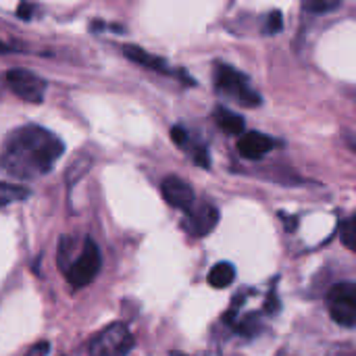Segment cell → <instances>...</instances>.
Instances as JSON below:
<instances>
[{
    "mask_svg": "<svg viewBox=\"0 0 356 356\" xmlns=\"http://www.w3.org/2000/svg\"><path fill=\"white\" fill-rule=\"evenodd\" d=\"M265 313L267 315H275V313H280V298H277V292H269V296H267V302H265Z\"/></svg>",
    "mask_w": 356,
    "mask_h": 356,
    "instance_id": "obj_20",
    "label": "cell"
},
{
    "mask_svg": "<svg viewBox=\"0 0 356 356\" xmlns=\"http://www.w3.org/2000/svg\"><path fill=\"white\" fill-rule=\"evenodd\" d=\"M6 86L17 98L31 104H40L46 94V81L27 69H10L6 73Z\"/></svg>",
    "mask_w": 356,
    "mask_h": 356,
    "instance_id": "obj_6",
    "label": "cell"
},
{
    "mask_svg": "<svg viewBox=\"0 0 356 356\" xmlns=\"http://www.w3.org/2000/svg\"><path fill=\"white\" fill-rule=\"evenodd\" d=\"M161 192H163V198H165V202H167L169 207L179 209V211H184V213H188V211L194 207V202H196L194 188H192L186 179H181V177H177V175L165 177L163 184H161Z\"/></svg>",
    "mask_w": 356,
    "mask_h": 356,
    "instance_id": "obj_8",
    "label": "cell"
},
{
    "mask_svg": "<svg viewBox=\"0 0 356 356\" xmlns=\"http://www.w3.org/2000/svg\"><path fill=\"white\" fill-rule=\"evenodd\" d=\"M50 355V344L48 342H35L27 353H25V356H48Z\"/></svg>",
    "mask_w": 356,
    "mask_h": 356,
    "instance_id": "obj_21",
    "label": "cell"
},
{
    "mask_svg": "<svg viewBox=\"0 0 356 356\" xmlns=\"http://www.w3.org/2000/svg\"><path fill=\"white\" fill-rule=\"evenodd\" d=\"M234 280H236V267L232 263H217L209 273V284L211 288H217V290L229 288Z\"/></svg>",
    "mask_w": 356,
    "mask_h": 356,
    "instance_id": "obj_12",
    "label": "cell"
},
{
    "mask_svg": "<svg viewBox=\"0 0 356 356\" xmlns=\"http://www.w3.org/2000/svg\"><path fill=\"white\" fill-rule=\"evenodd\" d=\"M344 0H302V8L309 13H330L336 10Z\"/></svg>",
    "mask_w": 356,
    "mask_h": 356,
    "instance_id": "obj_14",
    "label": "cell"
},
{
    "mask_svg": "<svg viewBox=\"0 0 356 356\" xmlns=\"http://www.w3.org/2000/svg\"><path fill=\"white\" fill-rule=\"evenodd\" d=\"M330 315L332 319L346 330H353L356 325V288L355 284H338L330 292Z\"/></svg>",
    "mask_w": 356,
    "mask_h": 356,
    "instance_id": "obj_5",
    "label": "cell"
},
{
    "mask_svg": "<svg viewBox=\"0 0 356 356\" xmlns=\"http://www.w3.org/2000/svg\"><path fill=\"white\" fill-rule=\"evenodd\" d=\"M215 88L219 94L232 98L234 102H238L246 108L261 106V102H263L261 94L257 90H252L250 79L229 65L215 67Z\"/></svg>",
    "mask_w": 356,
    "mask_h": 356,
    "instance_id": "obj_2",
    "label": "cell"
},
{
    "mask_svg": "<svg viewBox=\"0 0 356 356\" xmlns=\"http://www.w3.org/2000/svg\"><path fill=\"white\" fill-rule=\"evenodd\" d=\"M284 27V19H282V13L275 10L267 17V25H265V31L267 33H277L280 29Z\"/></svg>",
    "mask_w": 356,
    "mask_h": 356,
    "instance_id": "obj_18",
    "label": "cell"
},
{
    "mask_svg": "<svg viewBox=\"0 0 356 356\" xmlns=\"http://www.w3.org/2000/svg\"><path fill=\"white\" fill-rule=\"evenodd\" d=\"M215 121H217V125H219L225 134H229V136H242L244 129H246L244 117H240L238 113H234V111H229V108H225V106H217V108H215Z\"/></svg>",
    "mask_w": 356,
    "mask_h": 356,
    "instance_id": "obj_11",
    "label": "cell"
},
{
    "mask_svg": "<svg viewBox=\"0 0 356 356\" xmlns=\"http://www.w3.org/2000/svg\"><path fill=\"white\" fill-rule=\"evenodd\" d=\"M171 140H173L177 146H186L188 140H190V136H188V131H186L181 125H175V127H171Z\"/></svg>",
    "mask_w": 356,
    "mask_h": 356,
    "instance_id": "obj_19",
    "label": "cell"
},
{
    "mask_svg": "<svg viewBox=\"0 0 356 356\" xmlns=\"http://www.w3.org/2000/svg\"><path fill=\"white\" fill-rule=\"evenodd\" d=\"M271 148H273V140L269 136L261 134V131L242 134L240 140H238V152H240V156H244L248 161L263 159Z\"/></svg>",
    "mask_w": 356,
    "mask_h": 356,
    "instance_id": "obj_9",
    "label": "cell"
},
{
    "mask_svg": "<svg viewBox=\"0 0 356 356\" xmlns=\"http://www.w3.org/2000/svg\"><path fill=\"white\" fill-rule=\"evenodd\" d=\"M63 140L38 125L15 129L2 144L0 167L19 179H33L46 175L63 156Z\"/></svg>",
    "mask_w": 356,
    "mask_h": 356,
    "instance_id": "obj_1",
    "label": "cell"
},
{
    "mask_svg": "<svg viewBox=\"0 0 356 356\" xmlns=\"http://www.w3.org/2000/svg\"><path fill=\"white\" fill-rule=\"evenodd\" d=\"M192 159L200 169H209L211 167V156H209V148L207 146H196L192 150Z\"/></svg>",
    "mask_w": 356,
    "mask_h": 356,
    "instance_id": "obj_17",
    "label": "cell"
},
{
    "mask_svg": "<svg viewBox=\"0 0 356 356\" xmlns=\"http://www.w3.org/2000/svg\"><path fill=\"white\" fill-rule=\"evenodd\" d=\"M27 196H29V190L25 186L0 181V209L2 207H8V204H15V202H21Z\"/></svg>",
    "mask_w": 356,
    "mask_h": 356,
    "instance_id": "obj_13",
    "label": "cell"
},
{
    "mask_svg": "<svg viewBox=\"0 0 356 356\" xmlns=\"http://www.w3.org/2000/svg\"><path fill=\"white\" fill-rule=\"evenodd\" d=\"M219 223V211L211 202H202L198 207H192L188 211V217L184 221V229L192 238H204L209 236Z\"/></svg>",
    "mask_w": 356,
    "mask_h": 356,
    "instance_id": "obj_7",
    "label": "cell"
},
{
    "mask_svg": "<svg viewBox=\"0 0 356 356\" xmlns=\"http://www.w3.org/2000/svg\"><path fill=\"white\" fill-rule=\"evenodd\" d=\"M234 327H236L242 336L252 338V336L259 332V317H257V315H246L244 319L236 321V323H234Z\"/></svg>",
    "mask_w": 356,
    "mask_h": 356,
    "instance_id": "obj_15",
    "label": "cell"
},
{
    "mask_svg": "<svg viewBox=\"0 0 356 356\" xmlns=\"http://www.w3.org/2000/svg\"><path fill=\"white\" fill-rule=\"evenodd\" d=\"M102 267V257H100V250L96 246L94 240H86L83 242V248L81 252L77 254L75 261H71V265L67 267V282L73 286V288H86L88 284H92L98 275Z\"/></svg>",
    "mask_w": 356,
    "mask_h": 356,
    "instance_id": "obj_4",
    "label": "cell"
},
{
    "mask_svg": "<svg viewBox=\"0 0 356 356\" xmlns=\"http://www.w3.org/2000/svg\"><path fill=\"white\" fill-rule=\"evenodd\" d=\"M134 336L125 323H113L100 330L88 344L90 356H129L134 350Z\"/></svg>",
    "mask_w": 356,
    "mask_h": 356,
    "instance_id": "obj_3",
    "label": "cell"
},
{
    "mask_svg": "<svg viewBox=\"0 0 356 356\" xmlns=\"http://www.w3.org/2000/svg\"><path fill=\"white\" fill-rule=\"evenodd\" d=\"M17 15H19L21 19H29V6H19Z\"/></svg>",
    "mask_w": 356,
    "mask_h": 356,
    "instance_id": "obj_22",
    "label": "cell"
},
{
    "mask_svg": "<svg viewBox=\"0 0 356 356\" xmlns=\"http://www.w3.org/2000/svg\"><path fill=\"white\" fill-rule=\"evenodd\" d=\"M123 54L131 63H136V65H140L144 69H152V71H159V73H169V67H167V63L163 58L150 54L148 50H144L140 46H123Z\"/></svg>",
    "mask_w": 356,
    "mask_h": 356,
    "instance_id": "obj_10",
    "label": "cell"
},
{
    "mask_svg": "<svg viewBox=\"0 0 356 356\" xmlns=\"http://www.w3.org/2000/svg\"><path fill=\"white\" fill-rule=\"evenodd\" d=\"M342 242L348 250H355L356 242V219L355 217H348L344 223H342Z\"/></svg>",
    "mask_w": 356,
    "mask_h": 356,
    "instance_id": "obj_16",
    "label": "cell"
}]
</instances>
